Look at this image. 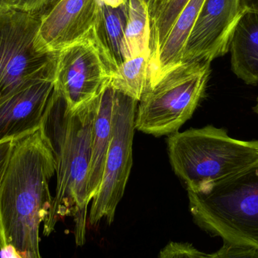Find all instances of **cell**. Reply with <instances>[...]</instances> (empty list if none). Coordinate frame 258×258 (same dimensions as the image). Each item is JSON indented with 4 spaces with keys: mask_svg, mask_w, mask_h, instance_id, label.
<instances>
[{
    "mask_svg": "<svg viewBox=\"0 0 258 258\" xmlns=\"http://www.w3.org/2000/svg\"><path fill=\"white\" fill-rule=\"evenodd\" d=\"M52 150L40 128L15 140L0 187L1 258H42L39 229L52 203Z\"/></svg>",
    "mask_w": 258,
    "mask_h": 258,
    "instance_id": "6da1fadb",
    "label": "cell"
},
{
    "mask_svg": "<svg viewBox=\"0 0 258 258\" xmlns=\"http://www.w3.org/2000/svg\"><path fill=\"white\" fill-rule=\"evenodd\" d=\"M99 95L72 111L64 98L54 89L40 125L52 150L57 175L55 196L43 222V235L49 236L58 221L74 217L78 246L86 242L92 127Z\"/></svg>",
    "mask_w": 258,
    "mask_h": 258,
    "instance_id": "7a4b0ae2",
    "label": "cell"
},
{
    "mask_svg": "<svg viewBox=\"0 0 258 258\" xmlns=\"http://www.w3.org/2000/svg\"><path fill=\"white\" fill-rule=\"evenodd\" d=\"M187 192L191 215L202 230L225 242L258 248V161Z\"/></svg>",
    "mask_w": 258,
    "mask_h": 258,
    "instance_id": "3957f363",
    "label": "cell"
},
{
    "mask_svg": "<svg viewBox=\"0 0 258 258\" xmlns=\"http://www.w3.org/2000/svg\"><path fill=\"white\" fill-rule=\"evenodd\" d=\"M170 162L188 190L230 177L258 161V141H241L213 125L171 134Z\"/></svg>",
    "mask_w": 258,
    "mask_h": 258,
    "instance_id": "277c9868",
    "label": "cell"
},
{
    "mask_svg": "<svg viewBox=\"0 0 258 258\" xmlns=\"http://www.w3.org/2000/svg\"><path fill=\"white\" fill-rule=\"evenodd\" d=\"M211 63L177 65L148 86L139 101L135 128L155 136L169 135L190 119L204 95Z\"/></svg>",
    "mask_w": 258,
    "mask_h": 258,
    "instance_id": "5b68a950",
    "label": "cell"
},
{
    "mask_svg": "<svg viewBox=\"0 0 258 258\" xmlns=\"http://www.w3.org/2000/svg\"><path fill=\"white\" fill-rule=\"evenodd\" d=\"M40 24L37 14L0 8V96L55 74L58 52L39 45Z\"/></svg>",
    "mask_w": 258,
    "mask_h": 258,
    "instance_id": "8992f818",
    "label": "cell"
},
{
    "mask_svg": "<svg viewBox=\"0 0 258 258\" xmlns=\"http://www.w3.org/2000/svg\"><path fill=\"white\" fill-rule=\"evenodd\" d=\"M116 71L101 19L86 35L57 53L54 89L72 111L93 101Z\"/></svg>",
    "mask_w": 258,
    "mask_h": 258,
    "instance_id": "52a82bcc",
    "label": "cell"
},
{
    "mask_svg": "<svg viewBox=\"0 0 258 258\" xmlns=\"http://www.w3.org/2000/svg\"><path fill=\"white\" fill-rule=\"evenodd\" d=\"M137 103L122 92L115 91L111 141L101 186L92 200L89 217L91 226L98 225L103 218L111 224L125 192L133 161Z\"/></svg>",
    "mask_w": 258,
    "mask_h": 258,
    "instance_id": "ba28073f",
    "label": "cell"
},
{
    "mask_svg": "<svg viewBox=\"0 0 258 258\" xmlns=\"http://www.w3.org/2000/svg\"><path fill=\"white\" fill-rule=\"evenodd\" d=\"M239 15L238 0H205L185 45L181 63H211L225 55Z\"/></svg>",
    "mask_w": 258,
    "mask_h": 258,
    "instance_id": "9c48e42d",
    "label": "cell"
},
{
    "mask_svg": "<svg viewBox=\"0 0 258 258\" xmlns=\"http://www.w3.org/2000/svg\"><path fill=\"white\" fill-rule=\"evenodd\" d=\"M54 75L29 82L0 96V141L18 139L40 128L54 92Z\"/></svg>",
    "mask_w": 258,
    "mask_h": 258,
    "instance_id": "30bf717a",
    "label": "cell"
},
{
    "mask_svg": "<svg viewBox=\"0 0 258 258\" xmlns=\"http://www.w3.org/2000/svg\"><path fill=\"white\" fill-rule=\"evenodd\" d=\"M101 15L99 0H62L41 18L39 45L48 52H58L86 35Z\"/></svg>",
    "mask_w": 258,
    "mask_h": 258,
    "instance_id": "8fae6325",
    "label": "cell"
},
{
    "mask_svg": "<svg viewBox=\"0 0 258 258\" xmlns=\"http://www.w3.org/2000/svg\"><path fill=\"white\" fill-rule=\"evenodd\" d=\"M231 69L245 84H258V12L239 13L230 40Z\"/></svg>",
    "mask_w": 258,
    "mask_h": 258,
    "instance_id": "7c38bea8",
    "label": "cell"
},
{
    "mask_svg": "<svg viewBox=\"0 0 258 258\" xmlns=\"http://www.w3.org/2000/svg\"><path fill=\"white\" fill-rule=\"evenodd\" d=\"M115 90L110 80L101 91L92 127V159L88 180L89 201L96 196L104 174L107 151L111 141Z\"/></svg>",
    "mask_w": 258,
    "mask_h": 258,
    "instance_id": "4fadbf2b",
    "label": "cell"
},
{
    "mask_svg": "<svg viewBox=\"0 0 258 258\" xmlns=\"http://www.w3.org/2000/svg\"><path fill=\"white\" fill-rule=\"evenodd\" d=\"M204 2L189 0L177 17L159 52L151 62L150 85L167 71L181 63L185 45Z\"/></svg>",
    "mask_w": 258,
    "mask_h": 258,
    "instance_id": "5bb4252c",
    "label": "cell"
},
{
    "mask_svg": "<svg viewBox=\"0 0 258 258\" xmlns=\"http://www.w3.org/2000/svg\"><path fill=\"white\" fill-rule=\"evenodd\" d=\"M151 56L142 54L132 57L118 67L110 78L113 89L139 101L150 85Z\"/></svg>",
    "mask_w": 258,
    "mask_h": 258,
    "instance_id": "9a60e30c",
    "label": "cell"
},
{
    "mask_svg": "<svg viewBox=\"0 0 258 258\" xmlns=\"http://www.w3.org/2000/svg\"><path fill=\"white\" fill-rule=\"evenodd\" d=\"M125 45L129 59L150 54V19L144 0H126Z\"/></svg>",
    "mask_w": 258,
    "mask_h": 258,
    "instance_id": "2e32d148",
    "label": "cell"
},
{
    "mask_svg": "<svg viewBox=\"0 0 258 258\" xmlns=\"http://www.w3.org/2000/svg\"><path fill=\"white\" fill-rule=\"evenodd\" d=\"M101 6L103 36L117 69L129 59L125 45L126 6L125 3L120 7L111 8L101 3Z\"/></svg>",
    "mask_w": 258,
    "mask_h": 258,
    "instance_id": "e0dca14e",
    "label": "cell"
},
{
    "mask_svg": "<svg viewBox=\"0 0 258 258\" xmlns=\"http://www.w3.org/2000/svg\"><path fill=\"white\" fill-rule=\"evenodd\" d=\"M189 0H171L162 13L150 25L151 61L154 60L173 24Z\"/></svg>",
    "mask_w": 258,
    "mask_h": 258,
    "instance_id": "ac0fdd59",
    "label": "cell"
},
{
    "mask_svg": "<svg viewBox=\"0 0 258 258\" xmlns=\"http://www.w3.org/2000/svg\"><path fill=\"white\" fill-rule=\"evenodd\" d=\"M206 255L187 242H170L161 250L158 258H206Z\"/></svg>",
    "mask_w": 258,
    "mask_h": 258,
    "instance_id": "d6986e66",
    "label": "cell"
},
{
    "mask_svg": "<svg viewBox=\"0 0 258 258\" xmlns=\"http://www.w3.org/2000/svg\"><path fill=\"white\" fill-rule=\"evenodd\" d=\"M206 258H258V248L224 241V245L218 251L207 254Z\"/></svg>",
    "mask_w": 258,
    "mask_h": 258,
    "instance_id": "ffe728a7",
    "label": "cell"
},
{
    "mask_svg": "<svg viewBox=\"0 0 258 258\" xmlns=\"http://www.w3.org/2000/svg\"><path fill=\"white\" fill-rule=\"evenodd\" d=\"M44 0H0V8L36 13Z\"/></svg>",
    "mask_w": 258,
    "mask_h": 258,
    "instance_id": "44dd1931",
    "label": "cell"
},
{
    "mask_svg": "<svg viewBox=\"0 0 258 258\" xmlns=\"http://www.w3.org/2000/svg\"><path fill=\"white\" fill-rule=\"evenodd\" d=\"M15 142V139L13 138L0 141V187L12 156Z\"/></svg>",
    "mask_w": 258,
    "mask_h": 258,
    "instance_id": "7402d4cb",
    "label": "cell"
},
{
    "mask_svg": "<svg viewBox=\"0 0 258 258\" xmlns=\"http://www.w3.org/2000/svg\"><path fill=\"white\" fill-rule=\"evenodd\" d=\"M171 0H149L148 8L149 19L150 25L159 17L162 11L165 9Z\"/></svg>",
    "mask_w": 258,
    "mask_h": 258,
    "instance_id": "603a6c76",
    "label": "cell"
},
{
    "mask_svg": "<svg viewBox=\"0 0 258 258\" xmlns=\"http://www.w3.org/2000/svg\"><path fill=\"white\" fill-rule=\"evenodd\" d=\"M62 0H44L42 4L41 5L40 8L38 9L36 14H37L41 18L48 15L59 3Z\"/></svg>",
    "mask_w": 258,
    "mask_h": 258,
    "instance_id": "cb8c5ba5",
    "label": "cell"
},
{
    "mask_svg": "<svg viewBox=\"0 0 258 258\" xmlns=\"http://www.w3.org/2000/svg\"><path fill=\"white\" fill-rule=\"evenodd\" d=\"M239 13L244 11L258 12V0H238Z\"/></svg>",
    "mask_w": 258,
    "mask_h": 258,
    "instance_id": "d4e9b609",
    "label": "cell"
},
{
    "mask_svg": "<svg viewBox=\"0 0 258 258\" xmlns=\"http://www.w3.org/2000/svg\"><path fill=\"white\" fill-rule=\"evenodd\" d=\"M101 3L111 8H118L123 6L126 0H99Z\"/></svg>",
    "mask_w": 258,
    "mask_h": 258,
    "instance_id": "484cf974",
    "label": "cell"
},
{
    "mask_svg": "<svg viewBox=\"0 0 258 258\" xmlns=\"http://www.w3.org/2000/svg\"><path fill=\"white\" fill-rule=\"evenodd\" d=\"M253 110H254V113H257L258 115V98L257 99V104H256V105L253 107Z\"/></svg>",
    "mask_w": 258,
    "mask_h": 258,
    "instance_id": "4316f807",
    "label": "cell"
},
{
    "mask_svg": "<svg viewBox=\"0 0 258 258\" xmlns=\"http://www.w3.org/2000/svg\"><path fill=\"white\" fill-rule=\"evenodd\" d=\"M144 1H145L146 3H147V4H148L149 0H144Z\"/></svg>",
    "mask_w": 258,
    "mask_h": 258,
    "instance_id": "83f0119b",
    "label": "cell"
}]
</instances>
